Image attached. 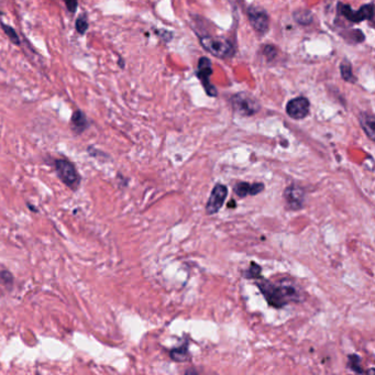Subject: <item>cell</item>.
I'll list each match as a JSON object with an SVG mask.
<instances>
[{
  "instance_id": "obj_5",
  "label": "cell",
  "mask_w": 375,
  "mask_h": 375,
  "mask_svg": "<svg viewBox=\"0 0 375 375\" xmlns=\"http://www.w3.org/2000/svg\"><path fill=\"white\" fill-rule=\"evenodd\" d=\"M55 170L59 179L70 187L71 190L76 191L80 184V177L73 163L66 160H56L55 161Z\"/></svg>"
},
{
  "instance_id": "obj_21",
  "label": "cell",
  "mask_w": 375,
  "mask_h": 375,
  "mask_svg": "<svg viewBox=\"0 0 375 375\" xmlns=\"http://www.w3.org/2000/svg\"><path fill=\"white\" fill-rule=\"evenodd\" d=\"M349 367L351 370H353L354 372L358 373H363V370L361 369L360 365V358L358 356H350L349 357V363H348Z\"/></svg>"
},
{
  "instance_id": "obj_13",
  "label": "cell",
  "mask_w": 375,
  "mask_h": 375,
  "mask_svg": "<svg viewBox=\"0 0 375 375\" xmlns=\"http://www.w3.org/2000/svg\"><path fill=\"white\" fill-rule=\"evenodd\" d=\"M361 127L366 133V136L369 137L372 141L375 139V119L373 113L370 112H362L359 117Z\"/></svg>"
},
{
  "instance_id": "obj_23",
  "label": "cell",
  "mask_w": 375,
  "mask_h": 375,
  "mask_svg": "<svg viewBox=\"0 0 375 375\" xmlns=\"http://www.w3.org/2000/svg\"><path fill=\"white\" fill-rule=\"evenodd\" d=\"M12 275L8 271H2L0 272V284L10 286L12 284Z\"/></svg>"
},
{
  "instance_id": "obj_18",
  "label": "cell",
  "mask_w": 375,
  "mask_h": 375,
  "mask_svg": "<svg viewBox=\"0 0 375 375\" xmlns=\"http://www.w3.org/2000/svg\"><path fill=\"white\" fill-rule=\"evenodd\" d=\"M89 28V23H88V20H87V16L85 15H82L79 16L76 21H75V29L76 31L79 33L80 36H84L85 33L87 32V30H88Z\"/></svg>"
},
{
  "instance_id": "obj_17",
  "label": "cell",
  "mask_w": 375,
  "mask_h": 375,
  "mask_svg": "<svg viewBox=\"0 0 375 375\" xmlns=\"http://www.w3.org/2000/svg\"><path fill=\"white\" fill-rule=\"evenodd\" d=\"M342 37L347 40L348 42L350 43H359L364 41V36L363 33L361 32L360 30H352V31H348L347 35L342 33Z\"/></svg>"
},
{
  "instance_id": "obj_2",
  "label": "cell",
  "mask_w": 375,
  "mask_h": 375,
  "mask_svg": "<svg viewBox=\"0 0 375 375\" xmlns=\"http://www.w3.org/2000/svg\"><path fill=\"white\" fill-rule=\"evenodd\" d=\"M203 48L213 56L220 58H229L234 55L233 44L223 37L205 36L199 38Z\"/></svg>"
},
{
  "instance_id": "obj_25",
  "label": "cell",
  "mask_w": 375,
  "mask_h": 375,
  "mask_svg": "<svg viewBox=\"0 0 375 375\" xmlns=\"http://www.w3.org/2000/svg\"><path fill=\"white\" fill-rule=\"evenodd\" d=\"M118 65H119V68H120V69H124V68H126L124 59H123L121 56H119V57H118Z\"/></svg>"
},
{
  "instance_id": "obj_4",
  "label": "cell",
  "mask_w": 375,
  "mask_h": 375,
  "mask_svg": "<svg viewBox=\"0 0 375 375\" xmlns=\"http://www.w3.org/2000/svg\"><path fill=\"white\" fill-rule=\"evenodd\" d=\"M338 12L345 17L348 21L360 23L365 20H373L374 18V4L370 3L361 7L358 11H354L349 5L338 4Z\"/></svg>"
},
{
  "instance_id": "obj_20",
  "label": "cell",
  "mask_w": 375,
  "mask_h": 375,
  "mask_svg": "<svg viewBox=\"0 0 375 375\" xmlns=\"http://www.w3.org/2000/svg\"><path fill=\"white\" fill-rule=\"evenodd\" d=\"M261 272H262V269L257 263L252 262L249 270L244 273V276L247 278H261Z\"/></svg>"
},
{
  "instance_id": "obj_6",
  "label": "cell",
  "mask_w": 375,
  "mask_h": 375,
  "mask_svg": "<svg viewBox=\"0 0 375 375\" xmlns=\"http://www.w3.org/2000/svg\"><path fill=\"white\" fill-rule=\"evenodd\" d=\"M211 74H212V69H211L210 59L207 57H200L198 64H197L196 75L200 79V82H202L206 92L211 97H216L218 95L217 89L215 88V86L210 83V79H209Z\"/></svg>"
},
{
  "instance_id": "obj_8",
  "label": "cell",
  "mask_w": 375,
  "mask_h": 375,
  "mask_svg": "<svg viewBox=\"0 0 375 375\" xmlns=\"http://www.w3.org/2000/svg\"><path fill=\"white\" fill-rule=\"evenodd\" d=\"M284 200L286 207L291 210H298L304 207L305 192L298 185L293 184L284 191Z\"/></svg>"
},
{
  "instance_id": "obj_22",
  "label": "cell",
  "mask_w": 375,
  "mask_h": 375,
  "mask_svg": "<svg viewBox=\"0 0 375 375\" xmlns=\"http://www.w3.org/2000/svg\"><path fill=\"white\" fill-rule=\"evenodd\" d=\"M263 53H264V55L266 56V58L269 59V61H272L273 58L276 57V55H277V50H276L275 46H273V45H270L269 44V45H266L265 48H264Z\"/></svg>"
},
{
  "instance_id": "obj_19",
  "label": "cell",
  "mask_w": 375,
  "mask_h": 375,
  "mask_svg": "<svg viewBox=\"0 0 375 375\" xmlns=\"http://www.w3.org/2000/svg\"><path fill=\"white\" fill-rule=\"evenodd\" d=\"M171 357L174 361H177V362H184V361L189 360V351H187V348H177V349H174L171 352Z\"/></svg>"
},
{
  "instance_id": "obj_7",
  "label": "cell",
  "mask_w": 375,
  "mask_h": 375,
  "mask_svg": "<svg viewBox=\"0 0 375 375\" xmlns=\"http://www.w3.org/2000/svg\"><path fill=\"white\" fill-rule=\"evenodd\" d=\"M247 17H249L250 23L252 24L253 29L260 33V35H264L269 30L270 19L264 9L252 6L247 10Z\"/></svg>"
},
{
  "instance_id": "obj_24",
  "label": "cell",
  "mask_w": 375,
  "mask_h": 375,
  "mask_svg": "<svg viewBox=\"0 0 375 375\" xmlns=\"http://www.w3.org/2000/svg\"><path fill=\"white\" fill-rule=\"evenodd\" d=\"M66 8H68L69 12L74 15V13L77 11L78 8V0H63Z\"/></svg>"
},
{
  "instance_id": "obj_1",
  "label": "cell",
  "mask_w": 375,
  "mask_h": 375,
  "mask_svg": "<svg viewBox=\"0 0 375 375\" xmlns=\"http://www.w3.org/2000/svg\"><path fill=\"white\" fill-rule=\"evenodd\" d=\"M257 285L269 305L275 308L284 307L292 301H299L303 297L297 287L290 284L287 280L280 283H271L269 280L261 279V282H258Z\"/></svg>"
},
{
  "instance_id": "obj_15",
  "label": "cell",
  "mask_w": 375,
  "mask_h": 375,
  "mask_svg": "<svg viewBox=\"0 0 375 375\" xmlns=\"http://www.w3.org/2000/svg\"><path fill=\"white\" fill-rule=\"evenodd\" d=\"M294 18H295V21L303 25L312 22V15L309 10H298L294 13Z\"/></svg>"
},
{
  "instance_id": "obj_14",
  "label": "cell",
  "mask_w": 375,
  "mask_h": 375,
  "mask_svg": "<svg viewBox=\"0 0 375 375\" xmlns=\"http://www.w3.org/2000/svg\"><path fill=\"white\" fill-rule=\"evenodd\" d=\"M0 26H2L3 31L6 33V36L8 37V39L10 40V42L12 44L20 45V38L18 36L17 31L15 29H13L11 25H8V24H6L4 22H0Z\"/></svg>"
},
{
  "instance_id": "obj_16",
  "label": "cell",
  "mask_w": 375,
  "mask_h": 375,
  "mask_svg": "<svg viewBox=\"0 0 375 375\" xmlns=\"http://www.w3.org/2000/svg\"><path fill=\"white\" fill-rule=\"evenodd\" d=\"M340 72H341V76H342V78L346 80V82H350V83L356 82V77H354L353 75L352 66L350 62H343L342 64H341Z\"/></svg>"
},
{
  "instance_id": "obj_11",
  "label": "cell",
  "mask_w": 375,
  "mask_h": 375,
  "mask_svg": "<svg viewBox=\"0 0 375 375\" xmlns=\"http://www.w3.org/2000/svg\"><path fill=\"white\" fill-rule=\"evenodd\" d=\"M264 190V185L262 183H253V184H249L245 182H240L237 183L233 187L234 193L237 194L239 197H246V196H254L258 195L261 192H263Z\"/></svg>"
},
{
  "instance_id": "obj_12",
  "label": "cell",
  "mask_w": 375,
  "mask_h": 375,
  "mask_svg": "<svg viewBox=\"0 0 375 375\" xmlns=\"http://www.w3.org/2000/svg\"><path fill=\"white\" fill-rule=\"evenodd\" d=\"M89 127L88 119L82 110H75L71 118V128L76 135L83 133Z\"/></svg>"
},
{
  "instance_id": "obj_3",
  "label": "cell",
  "mask_w": 375,
  "mask_h": 375,
  "mask_svg": "<svg viewBox=\"0 0 375 375\" xmlns=\"http://www.w3.org/2000/svg\"><path fill=\"white\" fill-rule=\"evenodd\" d=\"M231 104L233 110L244 117H251L256 115L261 109V106L258 100L252 95H250V93L244 91L236 93L231 98Z\"/></svg>"
},
{
  "instance_id": "obj_26",
  "label": "cell",
  "mask_w": 375,
  "mask_h": 375,
  "mask_svg": "<svg viewBox=\"0 0 375 375\" xmlns=\"http://www.w3.org/2000/svg\"><path fill=\"white\" fill-rule=\"evenodd\" d=\"M0 70H2V66H0Z\"/></svg>"
},
{
  "instance_id": "obj_10",
  "label": "cell",
  "mask_w": 375,
  "mask_h": 375,
  "mask_svg": "<svg viewBox=\"0 0 375 375\" xmlns=\"http://www.w3.org/2000/svg\"><path fill=\"white\" fill-rule=\"evenodd\" d=\"M310 110V103L306 97L291 99L286 105V112L291 118L300 120L308 116Z\"/></svg>"
},
{
  "instance_id": "obj_9",
  "label": "cell",
  "mask_w": 375,
  "mask_h": 375,
  "mask_svg": "<svg viewBox=\"0 0 375 375\" xmlns=\"http://www.w3.org/2000/svg\"><path fill=\"white\" fill-rule=\"evenodd\" d=\"M228 195V189L223 184H217L210 194V197L206 205V212L208 215H215L225 204Z\"/></svg>"
}]
</instances>
